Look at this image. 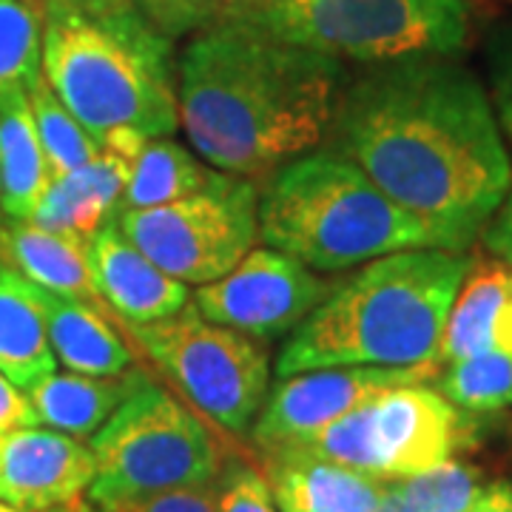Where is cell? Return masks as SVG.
<instances>
[{"instance_id": "obj_36", "label": "cell", "mask_w": 512, "mask_h": 512, "mask_svg": "<svg viewBox=\"0 0 512 512\" xmlns=\"http://www.w3.org/2000/svg\"><path fill=\"white\" fill-rule=\"evenodd\" d=\"M373 512H402V510H399V504H396V498H393V493L387 490V484H384L382 501H379V507H376Z\"/></svg>"}, {"instance_id": "obj_35", "label": "cell", "mask_w": 512, "mask_h": 512, "mask_svg": "<svg viewBox=\"0 0 512 512\" xmlns=\"http://www.w3.org/2000/svg\"><path fill=\"white\" fill-rule=\"evenodd\" d=\"M495 348L512 353V288L507 302H504V308H501L498 325H495Z\"/></svg>"}, {"instance_id": "obj_5", "label": "cell", "mask_w": 512, "mask_h": 512, "mask_svg": "<svg viewBox=\"0 0 512 512\" xmlns=\"http://www.w3.org/2000/svg\"><path fill=\"white\" fill-rule=\"evenodd\" d=\"M259 237L325 274L413 248H453L333 151L279 165L259 194Z\"/></svg>"}, {"instance_id": "obj_8", "label": "cell", "mask_w": 512, "mask_h": 512, "mask_svg": "<svg viewBox=\"0 0 512 512\" xmlns=\"http://www.w3.org/2000/svg\"><path fill=\"white\" fill-rule=\"evenodd\" d=\"M470 419L424 382L376 393L308 439L285 444L376 481H402L456 456Z\"/></svg>"}, {"instance_id": "obj_7", "label": "cell", "mask_w": 512, "mask_h": 512, "mask_svg": "<svg viewBox=\"0 0 512 512\" xmlns=\"http://www.w3.org/2000/svg\"><path fill=\"white\" fill-rule=\"evenodd\" d=\"M89 450V501L97 512L171 490L211 487L220 476L217 441L205 421L148 376L94 433Z\"/></svg>"}, {"instance_id": "obj_12", "label": "cell", "mask_w": 512, "mask_h": 512, "mask_svg": "<svg viewBox=\"0 0 512 512\" xmlns=\"http://www.w3.org/2000/svg\"><path fill=\"white\" fill-rule=\"evenodd\" d=\"M439 373V362H424L410 367H322L285 376L254 421V441L262 450L296 444L382 390L427 382Z\"/></svg>"}, {"instance_id": "obj_32", "label": "cell", "mask_w": 512, "mask_h": 512, "mask_svg": "<svg viewBox=\"0 0 512 512\" xmlns=\"http://www.w3.org/2000/svg\"><path fill=\"white\" fill-rule=\"evenodd\" d=\"M35 407L29 404L26 393H20L18 384H12L0 373V436L20 430V427H37Z\"/></svg>"}, {"instance_id": "obj_21", "label": "cell", "mask_w": 512, "mask_h": 512, "mask_svg": "<svg viewBox=\"0 0 512 512\" xmlns=\"http://www.w3.org/2000/svg\"><path fill=\"white\" fill-rule=\"evenodd\" d=\"M52 171L37 137L35 117L26 94L0 100V208L9 220L29 222L46 188Z\"/></svg>"}, {"instance_id": "obj_3", "label": "cell", "mask_w": 512, "mask_h": 512, "mask_svg": "<svg viewBox=\"0 0 512 512\" xmlns=\"http://www.w3.org/2000/svg\"><path fill=\"white\" fill-rule=\"evenodd\" d=\"M470 265L473 259L453 248H413L365 262L293 330L276 359V376L436 362Z\"/></svg>"}, {"instance_id": "obj_6", "label": "cell", "mask_w": 512, "mask_h": 512, "mask_svg": "<svg viewBox=\"0 0 512 512\" xmlns=\"http://www.w3.org/2000/svg\"><path fill=\"white\" fill-rule=\"evenodd\" d=\"M470 0H242L237 20L302 49L362 66L458 55L470 37Z\"/></svg>"}, {"instance_id": "obj_37", "label": "cell", "mask_w": 512, "mask_h": 512, "mask_svg": "<svg viewBox=\"0 0 512 512\" xmlns=\"http://www.w3.org/2000/svg\"><path fill=\"white\" fill-rule=\"evenodd\" d=\"M55 512H97V510H94V507H86V504H77V501H74V504H69V507H60V510H55Z\"/></svg>"}, {"instance_id": "obj_25", "label": "cell", "mask_w": 512, "mask_h": 512, "mask_svg": "<svg viewBox=\"0 0 512 512\" xmlns=\"http://www.w3.org/2000/svg\"><path fill=\"white\" fill-rule=\"evenodd\" d=\"M439 393L467 413L512 407V353L493 348L450 362L439 373Z\"/></svg>"}, {"instance_id": "obj_13", "label": "cell", "mask_w": 512, "mask_h": 512, "mask_svg": "<svg viewBox=\"0 0 512 512\" xmlns=\"http://www.w3.org/2000/svg\"><path fill=\"white\" fill-rule=\"evenodd\" d=\"M92 481V450L74 436L40 427H20L0 436V501L18 510L69 507Z\"/></svg>"}, {"instance_id": "obj_27", "label": "cell", "mask_w": 512, "mask_h": 512, "mask_svg": "<svg viewBox=\"0 0 512 512\" xmlns=\"http://www.w3.org/2000/svg\"><path fill=\"white\" fill-rule=\"evenodd\" d=\"M402 512H470L481 493L478 470L447 458L436 467L402 478L384 481Z\"/></svg>"}, {"instance_id": "obj_19", "label": "cell", "mask_w": 512, "mask_h": 512, "mask_svg": "<svg viewBox=\"0 0 512 512\" xmlns=\"http://www.w3.org/2000/svg\"><path fill=\"white\" fill-rule=\"evenodd\" d=\"M146 379L143 370L120 376H86V373H52L26 390L37 421L74 439L94 436L128 393Z\"/></svg>"}, {"instance_id": "obj_29", "label": "cell", "mask_w": 512, "mask_h": 512, "mask_svg": "<svg viewBox=\"0 0 512 512\" xmlns=\"http://www.w3.org/2000/svg\"><path fill=\"white\" fill-rule=\"evenodd\" d=\"M214 493L220 512H279L265 476L245 461H231L220 470Z\"/></svg>"}, {"instance_id": "obj_14", "label": "cell", "mask_w": 512, "mask_h": 512, "mask_svg": "<svg viewBox=\"0 0 512 512\" xmlns=\"http://www.w3.org/2000/svg\"><path fill=\"white\" fill-rule=\"evenodd\" d=\"M86 254L97 293L123 325L160 322L188 305L185 282L154 265L114 220L86 242Z\"/></svg>"}, {"instance_id": "obj_10", "label": "cell", "mask_w": 512, "mask_h": 512, "mask_svg": "<svg viewBox=\"0 0 512 512\" xmlns=\"http://www.w3.org/2000/svg\"><path fill=\"white\" fill-rule=\"evenodd\" d=\"M131 339L188 402L222 430L245 433L268 399V356L245 333L208 322L197 305L128 325Z\"/></svg>"}, {"instance_id": "obj_28", "label": "cell", "mask_w": 512, "mask_h": 512, "mask_svg": "<svg viewBox=\"0 0 512 512\" xmlns=\"http://www.w3.org/2000/svg\"><path fill=\"white\" fill-rule=\"evenodd\" d=\"M242 0H137V6L165 37L200 32L211 23L225 20Z\"/></svg>"}, {"instance_id": "obj_38", "label": "cell", "mask_w": 512, "mask_h": 512, "mask_svg": "<svg viewBox=\"0 0 512 512\" xmlns=\"http://www.w3.org/2000/svg\"><path fill=\"white\" fill-rule=\"evenodd\" d=\"M0 512H32V510H18V507H12V504L0 501ZM49 512H55V510H49Z\"/></svg>"}, {"instance_id": "obj_22", "label": "cell", "mask_w": 512, "mask_h": 512, "mask_svg": "<svg viewBox=\"0 0 512 512\" xmlns=\"http://www.w3.org/2000/svg\"><path fill=\"white\" fill-rule=\"evenodd\" d=\"M512 288V265L473 262L458 288L447 325L441 333L436 362L450 365L495 348V325Z\"/></svg>"}, {"instance_id": "obj_15", "label": "cell", "mask_w": 512, "mask_h": 512, "mask_svg": "<svg viewBox=\"0 0 512 512\" xmlns=\"http://www.w3.org/2000/svg\"><path fill=\"white\" fill-rule=\"evenodd\" d=\"M265 481L279 512H373L384 481L316 458L296 447L265 450Z\"/></svg>"}, {"instance_id": "obj_1", "label": "cell", "mask_w": 512, "mask_h": 512, "mask_svg": "<svg viewBox=\"0 0 512 512\" xmlns=\"http://www.w3.org/2000/svg\"><path fill=\"white\" fill-rule=\"evenodd\" d=\"M328 148L464 251L512 185L493 100L453 55L407 57L348 77Z\"/></svg>"}, {"instance_id": "obj_4", "label": "cell", "mask_w": 512, "mask_h": 512, "mask_svg": "<svg viewBox=\"0 0 512 512\" xmlns=\"http://www.w3.org/2000/svg\"><path fill=\"white\" fill-rule=\"evenodd\" d=\"M43 77L97 140L114 128L171 137L177 66L137 0H43Z\"/></svg>"}, {"instance_id": "obj_23", "label": "cell", "mask_w": 512, "mask_h": 512, "mask_svg": "<svg viewBox=\"0 0 512 512\" xmlns=\"http://www.w3.org/2000/svg\"><path fill=\"white\" fill-rule=\"evenodd\" d=\"M211 180V171L171 137H154L131 165L120 211L157 208L165 202L197 194Z\"/></svg>"}, {"instance_id": "obj_24", "label": "cell", "mask_w": 512, "mask_h": 512, "mask_svg": "<svg viewBox=\"0 0 512 512\" xmlns=\"http://www.w3.org/2000/svg\"><path fill=\"white\" fill-rule=\"evenodd\" d=\"M26 97H29V109L35 117L37 137H40L49 171H52V180L66 177V174H72V171L100 157L97 140L77 123L72 111L60 103V97L52 92L43 72L37 74V80L29 86Z\"/></svg>"}, {"instance_id": "obj_30", "label": "cell", "mask_w": 512, "mask_h": 512, "mask_svg": "<svg viewBox=\"0 0 512 512\" xmlns=\"http://www.w3.org/2000/svg\"><path fill=\"white\" fill-rule=\"evenodd\" d=\"M490 100L504 140L512 146V26L490 40Z\"/></svg>"}, {"instance_id": "obj_2", "label": "cell", "mask_w": 512, "mask_h": 512, "mask_svg": "<svg viewBox=\"0 0 512 512\" xmlns=\"http://www.w3.org/2000/svg\"><path fill=\"white\" fill-rule=\"evenodd\" d=\"M348 77L336 57L220 20L177 60L180 128L211 168L268 174L328 140Z\"/></svg>"}, {"instance_id": "obj_26", "label": "cell", "mask_w": 512, "mask_h": 512, "mask_svg": "<svg viewBox=\"0 0 512 512\" xmlns=\"http://www.w3.org/2000/svg\"><path fill=\"white\" fill-rule=\"evenodd\" d=\"M43 66V18L29 0H0V100L26 94Z\"/></svg>"}, {"instance_id": "obj_20", "label": "cell", "mask_w": 512, "mask_h": 512, "mask_svg": "<svg viewBox=\"0 0 512 512\" xmlns=\"http://www.w3.org/2000/svg\"><path fill=\"white\" fill-rule=\"evenodd\" d=\"M55 365L35 285L0 265V373L20 390H29L52 376Z\"/></svg>"}, {"instance_id": "obj_33", "label": "cell", "mask_w": 512, "mask_h": 512, "mask_svg": "<svg viewBox=\"0 0 512 512\" xmlns=\"http://www.w3.org/2000/svg\"><path fill=\"white\" fill-rule=\"evenodd\" d=\"M481 237H484V245L490 254L512 265V185L504 202H501V208L493 214V220L487 222V228L481 231Z\"/></svg>"}, {"instance_id": "obj_31", "label": "cell", "mask_w": 512, "mask_h": 512, "mask_svg": "<svg viewBox=\"0 0 512 512\" xmlns=\"http://www.w3.org/2000/svg\"><path fill=\"white\" fill-rule=\"evenodd\" d=\"M111 512H220V507H217L214 484H211V487H188V490H171V493L140 498Z\"/></svg>"}, {"instance_id": "obj_9", "label": "cell", "mask_w": 512, "mask_h": 512, "mask_svg": "<svg viewBox=\"0 0 512 512\" xmlns=\"http://www.w3.org/2000/svg\"><path fill=\"white\" fill-rule=\"evenodd\" d=\"M114 222L165 274L185 285H211L254 251L259 188L251 177L211 171L197 194L120 211Z\"/></svg>"}, {"instance_id": "obj_11", "label": "cell", "mask_w": 512, "mask_h": 512, "mask_svg": "<svg viewBox=\"0 0 512 512\" xmlns=\"http://www.w3.org/2000/svg\"><path fill=\"white\" fill-rule=\"evenodd\" d=\"M330 293L328 282L279 248H254L231 274L194 293L197 311L222 328L256 339L296 330Z\"/></svg>"}, {"instance_id": "obj_17", "label": "cell", "mask_w": 512, "mask_h": 512, "mask_svg": "<svg viewBox=\"0 0 512 512\" xmlns=\"http://www.w3.org/2000/svg\"><path fill=\"white\" fill-rule=\"evenodd\" d=\"M0 265L18 271L37 288L92 305L100 313L117 319L97 293L86 245L52 234L35 222H0ZM120 322V319H117Z\"/></svg>"}, {"instance_id": "obj_18", "label": "cell", "mask_w": 512, "mask_h": 512, "mask_svg": "<svg viewBox=\"0 0 512 512\" xmlns=\"http://www.w3.org/2000/svg\"><path fill=\"white\" fill-rule=\"evenodd\" d=\"M35 293L49 333V345L72 373L120 376L134 367V353L117 333V319L100 313L92 305L57 296L37 285Z\"/></svg>"}, {"instance_id": "obj_16", "label": "cell", "mask_w": 512, "mask_h": 512, "mask_svg": "<svg viewBox=\"0 0 512 512\" xmlns=\"http://www.w3.org/2000/svg\"><path fill=\"white\" fill-rule=\"evenodd\" d=\"M128 174L131 165L109 151H100V157L89 165L66 177H55L29 222L86 245L106 222L120 214Z\"/></svg>"}, {"instance_id": "obj_34", "label": "cell", "mask_w": 512, "mask_h": 512, "mask_svg": "<svg viewBox=\"0 0 512 512\" xmlns=\"http://www.w3.org/2000/svg\"><path fill=\"white\" fill-rule=\"evenodd\" d=\"M470 512H512V484L510 481H493L481 487Z\"/></svg>"}]
</instances>
